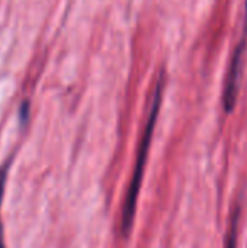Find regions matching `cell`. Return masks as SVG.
Segmentation results:
<instances>
[{
  "label": "cell",
  "instance_id": "6da1fadb",
  "mask_svg": "<svg viewBox=\"0 0 247 248\" xmlns=\"http://www.w3.org/2000/svg\"><path fill=\"white\" fill-rule=\"evenodd\" d=\"M163 92H165V71L160 73V77H159V80L156 83L151 109H150L144 131L141 134V140H140V145H138V153H137L132 176H131L128 190H127V195H125V201H124V205H122L121 234H122L124 238H128V235L131 234V230H132L135 211H137V202H138L141 183H143V176H144V169H146V163H147V158H148V151H150V147H151V140H153L154 128H156V124H157V118H159V112H160V106H162V100H163Z\"/></svg>",
  "mask_w": 247,
  "mask_h": 248
},
{
  "label": "cell",
  "instance_id": "7a4b0ae2",
  "mask_svg": "<svg viewBox=\"0 0 247 248\" xmlns=\"http://www.w3.org/2000/svg\"><path fill=\"white\" fill-rule=\"evenodd\" d=\"M247 49V0H246V12H245V23H243V32L242 36L234 48L229 71L224 81L223 89V106L226 113H231L237 103L239 89H240V78H242V70L245 64V55Z\"/></svg>",
  "mask_w": 247,
  "mask_h": 248
},
{
  "label": "cell",
  "instance_id": "3957f363",
  "mask_svg": "<svg viewBox=\"0 0 247 248\" xmlns=\"http://www.w3.org/2000/svg\"><path fill=\"white\" fill-rule=\"evenodd\" d=\"M13 157H10L1 167H0V208H1V199L4 195V187H6V182H7V174L10 170V164H12ZM0 248H4L3 243V228H1V221H0Z\"/></svg>",
  "mask_w": 247,
  "mask_h": 248
},
{
  "label": "cell",
  "instance_id": "277c9868",
  "mask_svg": "<svg viewBox=\"0 0 247 248\" xmlns=\"http://www.w3.org/2000/svg\"><path fill=\"white\" fill-rule=\"evenodd\" d=\"M237 231H239V209L233 215V222L230 227V234L226 241V248H237Z\"/></svg>",
  "mask_w": 247,
  "mask_h": 248
},
{
  "label": "cell",
  "instance_id": "5b68a950",
  "mask_svg": "<svg viewBox=\"0 0 247 248\" xmlns=\"http://www.w3.org/2000/svg\"><path fill=\"white\" fill-rule=\"evenodd\" d=\"M29 109H31V106H29V102L28 100H25L22 105H20V108H19V116H20V121L25 124L26 121H28V118H29Z\"/></svg>",
  "mask_w": 247,
  "mask_h": 248
}]
</instances>
